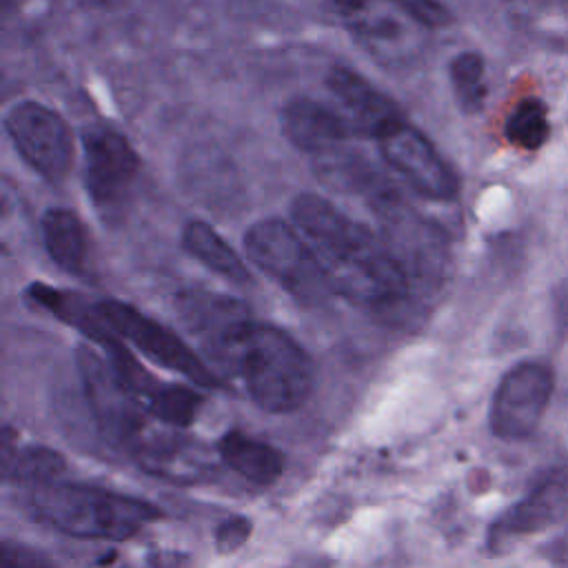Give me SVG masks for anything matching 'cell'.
<instances>
[{
	"mask_svg": "<svg viewBox=\"0 0 568 568\" xmlns=\"http://www.w3.org/2000/svg\"><path fill=\"white\" fill-rule=\"evenodd\" d=\"M297 231L320 257L333 291L390 324H406L419 311V295L384 240L317 193L291 204Z\"/></svg>",
	"mask_w": 568,
	"mask_h": 568,
	"instance_id": "1",
	"label": "cell"
},
{
	"mask_svg": "<svg viewBox=\"0 0 568 568\" xmlns=\"http://www.w3.org/2000/svg\"><path fill=\"white\" fill-rule=\"evenodd\" d=\"M213 362L242 379L248 397L268 413L300 408L315 382L306 351L282 328L246 322L215 355Z\"/></svg>",
	"mask_w": 568,
	"mask_h": 568,
	"instance_id": "2",
	"label": "cell"
},
{
	"mask_svg": "<svg viewBox=\"0 0 568 568\" xmlns=\"http://www.w3.org/2000/svg\"><path fill=\"white\" fill-rule=\"evenodd\" d=\"M22 508L64 535L87 539H126L160 517V510L144 499L55 481L27 488Z\"/></svg>",
	"mask_w": 568,
	"mask_h": 568,
	"instance_id": "3",
	"label": "cell"
},
{
	"mask_svg": "<svg viewBox=\"0 0 568 568\" xmlns=\"http://www.w3.org/2000/svg\"><path fill=\"white\" fill-rule=\"evenodd\" d=\"M244 248L248 260L302 306H320L335 293L308 240L284 220L255 222L244 233Z\"/></svg>",
	"mask_w": 568,
	"mask_h": 568,
	"instance_id": "4",
	"label": "cell"
},
{
	"mask_svg": "<svg viewBox=\"0 0 568 568\" xmlns=\"http://www.w3.org/2000/svg\"><path fill=\"white\" fill-rule=\"evenodd\" d=\"M375 215L386 246L402 264L415 293L428 295L437 291L444 284L450 264L444 231L410 209L402 195L377 209Z\"/></svg>",
	"mask_w": 568,
	"mask_h": 568,
	"instance_id": "5",
	"label": "cell"
},
{
	"mask_svg": "<svg viewBox=\"0 0 568 568\" xmlns=\"http://www.w3.org/2000/svg\"><path fill=\"white\" fill-rule=\"evenodd\" d=\"M87 195L104 215L118 213L131 197L140 173V158L124 133L109 124H93L82 133Z\"/></svg>",
	"mask_w": 568,
	"mask_h": 568,
	"instance_id": "6",
	"label": "cell"
},
{
	"mask_svg": "<svg viewBox=\"0 0 568 568\" xmlns=\"http://www.w3.org/2000/svg\"><path fill=\"white\" fill-rule=\"evenodd\" d=\"M4 131L20 158L44 180L60 182L73 164V133L53 109L24 100L4 115Z\"/></svg>",
	"mask_w": 568,
	"mask_h": 568,
	"instance_id": "7",
	"label": "cell"
},
{
	"mask_svg": "<svg viewBox=\"0 0 568 568\" xmlns=\"http://www.w3.org/2000/svg\"><path fill=\"white\" fill-rule=\"evenodd\" d=\"M98 311L109 324V328L122 342L133 344L140 353H144L155 364L171 368L175 373H182L186 379H191L197 386L211 388L217 384L215 373L206 366V362L193 348H189L186 342H182L173 331L151 320L149 315L140 313L131 304H124L118 300H102L98 302Z\"/></svg>",
	"mask_w": 568,
	"mask_h": 568,
	"instance_id": "8",
	"label": "cell"
},
{
	"mask_svg": "<svg viewBox=\"0 0 568 568\" xmlns=\"http://www.w3.org/2000/svg\"><path fill=\"white\" fill-rule=\"evenodd\" d=\"M375 140L386 164L395 169L415 193L435 202L457 197V173L442 158L435 144L404 118L384 129Z\"/></svg>",
	"mask_w": 568,
	"mask_h": 568,
	"instance_id": "9",
	"label": "cell"
},
{
	"mask_svg": "<svg viewBox=\"0 0 568 568\" xmlns=\"http://www.w3.org/2000/svg\"><path fill=\"white\" fill-rule=\"evenodd\" d=\"M555 388L552 368L544 362H519L499 382L490 404V428L499 439L530 437Z\"/></svg>",
	"mask_w": 568,
	"mask_h": 568,
	"instance_id": "10",
	"label": "cell"
},
{
	"mask_svg": "<svg viewBox=\"0 0 568 568\" xmlns=\"http://www.w3.org/2000/svg\"><path fill=\"white\" fill-rule=\"evenodd\" d=\"M75 359L89 406L100 426L111 437L133 444L146 430V419L151 417L146 406L122 382L111 362L93 348L80 346Z\"/></svg>",
	"mask_w": 568,
	"mask_h": 568,
	"instance_id": "11",
	"label": "cell"
},
{
	"mask_svg": "<svg viewBox=\"0 0 568 568\" xmlns=\"http://www.w3.org/2000/svg\"><path fill=\"white\" fill-rule=\"evenodd\" d=\"M568 513V473L555 470L513 504L488 530L490 550H504L526 535L555 526Z\"/></svg>",
	"mask_w": 568,
	"mask_h": 568,
	"instance_id": "12",
	"label": "cell"
},
{
	"mask_svg": "<svg viewBox=\"0 0 568 568\" xmlns=\"http://www.w3.org/2000/svg\"><path fill=\"white\" fill-rule=\"evenodd\" d=\"M175 308L182 324L200 339L204 351L213 357L246 322L251 313L242 300L200 286L180 291Z\"/></svg>",
	"mask_w": 568,
	"mask_h": 568,
	"instance_id": "13",
	"label": "cell"
},
{
	"mask_svg": "<svg viewBox=\"0 0 568 568\" xmlns=\"http://www.w3.org/2000/svg\"><path fill=\"white\" fill-rule=\"evenodd\" d=\"M344 27L375 55L395 58L410 42L408 16L390 0H331ZM415 22V20H413Z\"/></svg>",
	"mask_w": 568,
	"mask_h": 568,
	"instance_id": "14",
	"label": "cell"
},
{
	"mask_svg": "<svg viewBox=\"0 0 568 568\" xmlns=\"http://www.w3.org/2000/svg\"><path fill=\"white\" fill-rule=\"evenodd\" d=\"M326 87L342 104V113L351 122L355 135L377 138L393 122L402 120L397 104L348 67L335 64L326 75Z\"/></svg>",
	"mask_w": 568,
	"mask_h": 568,
	"instance_id": "15",
	"label": "cell"
},
{
	"mask_svg": "<svg viewBox=\"0 0 568 568\" xmlns=\"http://www.w3.org/2000/svg\"><path fill=\"white\" fill-rule=\"evenodd\" d=\"M282 131L293 146L313 158L346 146L355 135L342 111H335L313 98H295L284 106Z\"/></svg>",
	"mask_w": 568,
	"mask_h": 568,
	"instance_id": "16",
	"label": "cell"
},
{
	"mask_svg": "<svg viewBox=\"0 0 568 568\" xmlns=\"http://www.w3.org/2000/svg\"><path fill=\"white\" fill-rule=\"evenodd\" d=\"M131 446L142 470L166 481H197L211 473V459L195 442L173 433L144 430Z\"/></svg>",
	"mask_w": 568,
	"mask_h": 568,
	"instance_id": "17",
	"label": "cell"
},
{
	"mask_svg": "<svg viewBox=\"0 0 568 568\" xmlns=\"http://www.w3.org/2000/svg\"><path fill=\"white\" fill-rule=\"evenodd\" d=\"M313 164L324 184L335 191L357 195L371 211H377L399 195L393 182H388L364 155L351 151L348 146L317 155L313 158Z\"/></svg>",
	"mask_w": 568,
	"mask_h": 568,
	"instance_id": "18",
	"label": "cell"
},
{
	"mask_svg": "<svg viewBox=\"0 0 568 568\" xmlns=\"http://www.w3.org/2000/svg\"><path fill=\"white\" fill-rule=\"evenodd\" d=\"M40 229L42 244L51 262L64 273L84 275L89 260V235L82 220L69 209L53 206L44 211Z\"/></svg>",
	"mask_w": 568,
	"mask_h": 568,
	"instance_id": "19",
	"label": "cell"
},
{
	"mask_svg": "<svg viewBox=\"0 0 568 568\" xmlns=\"http://www.w3.org/2000/svg\"><path fill=\"white\" fill-rule=\"evenodd\" d=\"M217 455L244 479L266 486L284 470V455L268 442L231 430L217 442Z\"/></svg>",
	"mask_w": 568,
	"mask_h": 568,
	"instance_id": "20",
	"label": "cell"
},
{
	"mask_svg": "<svg viewBox=\"0 0 568 568\" xmlns=\"http://www.w3.org/2000/svg\"><path fill=\"white\" fill-rule=\"evenodd\" d=\"M182 246L189 255H193L209 271L233 284H251V271L244 260L226 244V240L202 220H189L182 229Z\"/></svg>",
	"mask_w": 568,
	"mask_h": 568,
	"instance_id": "21",
	"label": "cell"
},
{
	"mask_svg": "<svg viewBox=\"0 0 568 568\" xmlns=\"http://www.w3.org/2000/svg\"><path fill=\"white\" fill-rule=\"evenodd\" d=\"M67 468L64 457L49 446H24L13 448L9 439H4L2 450V477L11 484H20L24 488H38L44 484H53Z\"/></svg>",
	"mask_w": 568,
	"mask_h": 568,
	"instance_id": "22",
	"label": "cell"
},
{
	"mask_svg": "<svg viewBox=\"0 0 568 568\" xmlns=\"http://www.w3.org/2000/svg\"><path fill=\"white\" fill-rule=\"evenodd\" d=\"M455 100L464 113L481 111L486 102V62L477 51H462L448 64Z\"/></svg>",
	"mask_w": 568,
	"mask_h": 568,
	"instance_id": "23",
	"label": "cell"
},
{
	"mask_svg": "<svg viewBox=\"0 0 568 568\" xmlns=\"http://www.w3.org/2000/svg\"><path fill=\"white\" fill-rule=\"evenodd\" d=\"M506 140L524 151H537L550 135L548 109L539 98H524L504 124Z\"/></svg>",
	"mask_w": 568,
	"mask_h": 568,
	"instance_id": "24",
	"label": "cell"
},
{
	"mask_svg": "<svg viewBox=\"0 0 568 568\" xmlns=\"http://www.w3.org/2000/svg\"><path fill=\"white\" fill-rule=\"evenodd\" d=\"M202 404V395L184 384H162L149 402V415L169 426H189Z\"/></svg>",
	"mask_w": 568,
	"mask_h": 568,
	"instance_id": "25",
	"label": "cell"
},
{
	"mask_svg": "<svg viewBox=\"0 0 568 568\" xmlns=\"http://www.w3.org/2000/svg\"><path fill=\"white\" fill-rule=\"evenodd\" d=\"M419 27L442 29L453 22L450 11L439 0H390Z\"/></svg>",
	"mask_w": 568,
	"mask_h": 568,
	"instance_id": "26",
	"label": "cell"
},
{
	"mask_svg": "<svg viewBox=\"0 0 568 568\" xmlns=\"http://www.w3.org/2000/svg\"><path fill=\"white\" fill-rule=\"evenodd\" d=\"M0 568H53V561L33 546L20 541H2Z\"/></svg>",
	"mask_w": 568,
	"mask_h": 568,
	"instance_id": "27",
	"label": "cell"
},
{
	"mask_svg": "<svg viewBox=\"0 0 568 568\" xmlns=\"http://www.w3.org/2000/svg\"><path fill=\"white\" fill-rule=\"evenodd\" d=\"M251 537V521L242 515L224 519L215 530V548L220 552H235Z\"/></svg>",
	"mask_w": 568,
	"mask_h": 568,
	"instance_id": "28",
	"label": "cell"
},
{
	"mask_svg": "<svg viewBox=\"0 0 568 568\" xmlns=\"http://www.w3.org/2000/svg\"><path fill=\"white\" fill-rule=\"evenodd\" d=\"M295 568H328V566L322 564L320 559H302Z\"/></svg>",
	"mask_w": 568,
	"mask_h": 568,
	"instance_id": "29",
	"label": "cell"
}]
</instances>
